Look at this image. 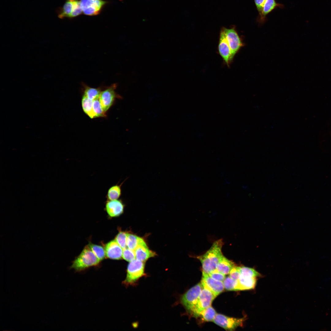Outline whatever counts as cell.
Listing matches in <instances>:
<instances>
[{"instance_id": "obj_4", "label": "cell", "mask_w": 331, "mask_h": 331, "mask_svg": "<svg viewBox=\"0 0 331 331\" xmlns=\"http://www.w3.org/2000/svg\"><path fill=\"white\" fill-rule=\"evenodd\" d=\"M58 17L61 19L77 17L83 13L80 0H66L62 6L57 10Z\"/></svg>"}, {"instance_id": "obj_20", "label": "cell", "mask_w": 331, "mask_h": 331, "mask_svg": "<svg viewBox=\"0 0 331 331\" xmlns=\"http://www.w3.org/2000/svg\"><path fill=\"white\" fill-rule=\"evenodd\" d=\"M124 182L113 185L108 188L106 196L107 200H115L120 198L122 194L121 186Z\"/></svg>"}, {"instance_id": "obj_19", "label": "cell", "mask_w": 331, "mask_h": 331, "mask_svg": "<svg viewBox=\"0 0 331 331\" xmlns=\"http://www.w3.org/2000/svg\"><path fill=\"white\" fill-rule=\"evenodd\" d=\"M83 94L89 99L93 100L99 97L103 88H94L90 87L84 83L82 84Z\"/></svg>"}, {"instance_id": "obj_28", "label": "cell", "mask_w": 331, "mask_h": 331, "mask_svg": "<svg viewBox=\"0 0 331 331\" xmlns=\"http://www.w3.org/2000/svg\"><path fill=\"white\" fill-rule=\"evenodd\" d=\"M127 233L120 231L115 237V240L123 249L127 247Z\"/></svg>"}, {"instance_id": "obj_27", "label": "cell", "mask_w": 331, "mask_h": 331, "mask_svg": "<svg viewBox=\"0 0 331 331\" xmlns=\"http://www.w3.org/2000/svg\"><path fill=\"white\" fill-rule=\"evenodd\" d=\"M224 288L228 291H237L238 280L231 279L229 276L225 277L223 282Z\"/></svg>"}, {"instance_id": "obj_15", "label": "cell", "mask_w": 331, "mask_h": 331, "mask_svg": "<svg viewBox=\"0 0 331 331\" xmlns=\"http://www.w3.org/2000/svg\"><path fill=\"white\" fill-rule=\"evenodd\" d=\"M283 5L277 3L275 0H266L261 14L258 16L257 21L260 24L264 23L266 20V16L277 7L282 8Z\"/></svg>"}, {"instance_id": "obj_10", "label": "cell", "mask_w": 331, "mask_h": 331, "mask_svg": "<svg viewBox=\"0 0 331 331\" xmlns=\"http://www.w3.org/2000/svg\"><path fill=\"white\" fill-rule=\"evenodd\" d=\"M245 318H240L230 317L217 314L213 321L216 325L228 330H233L242 325Z\"/></svg>"}, {"instance_id": "obj_25", "label": "cell", "mask_w": 331, "mask_h": 331, "mask_svg": "<svg viewBox=\"0 0 331 331\" xmlns=\"http://www.w3.org/2000/svg\"><path fill=\"white\" fill-rule=\"evenodd\" d=\"M88 245L100 261L105 258V250L102 246L92 243H89Z\"/></svg>"}, {"instance_id": "obj_13", "label": "cell", "mask_w": 331, "mask_h": 331, "mask_svg": "<svg viewBox=\"0 0 331 331\" xmlns=\"http://www.w3.org/2000/svg\"><path fill=\"white\" fill-rule=\"evenodd\" d=\"M124 205L121 199L107 200L105 204V210L111 217H116L123 212Z\"/></svg>"}, {"instance_id": "obj_18", "label": "cell", "mask_w": 331, "mask_h": 331, "mask_svg": "<svg viewBox=\"0 0 331 331\" xmlns=\"http://www.w3.org/2000/svg\"><path fill=\"white\" fill-rule=\"evenodd\" d=\"M235 266L234 263L224 257H221L218 263L216 269L225 275L229 274L232 268Z\"/></svg>"}, {"instance_id": "obj_31", "label": "cell", "mask_w": 331, "mask_h": 331, "mask_svg": "<svg viewBox=\"0 0 331 331\" xmlns=\"http://www.w3.org/2000/svg\"><path fill=\"white\" fill-rule=\"evenodd\" d=\"M229 274V276L231 279L235 280H238L240 275L239 267L234 266L231 270Z\"/></svg>"}, {"instance_id": "obj_8", "label": "cell", "mask_w": 331, "mask_h": 331, "mask_svg": "<svg viewBox=\"0 0 331 331\" xmlns=\"http://www.w3.org/2000/svg\"><path fill=\"white\" fill-rule=\"evenodd\" d=\"M83 14L88 16L99 15L108 2L103 0H80Z\"/></svg>"}, {"instance_id": "obj_2", "label": "cell", "mask_w": 331, "mask_h": 331, "mask_svg": "<svg viewBox=\"0 0 331 331\" xmlns=\"http://www.w3.org/2000/svg\"><path fill=\"white\" fill-rule=\"evenodd\" d=\"M100 261L88 245H87L74 261L71 268L76 271H80L95 266Z\"/></svg>"}, {"instance_id": "obj_17", "label": "cell", "mask_w": 331, "mask_h": 331, "mask_svg": "<svg viewBox=\"0 0 331 331\" xmlns=\"http://www.w3.org/2000/svg\"><path fill=\"white\" fill-rule=\"evenodd\" d=\"M237 291L250 290L253 289L256 285V277L240 276L238 280Z\"/></svg>"}, {"instance_id": "obj_12", "label": "cell", "mask_w": 331, "mask_h": 331, "mask_svg": "<svg viewBox=\"0 0 331 331\" xmlns=\"http://www.w3.org/2000/svg\"><path fill=\"white\" fill-rule=\"evenodd\" d=\"M219 53L228 67L231 62V51L224 32L222 28L218 44Z\"/></svg>"}, {"instance_id": "obj_24", "label": "cell", "mask_w": 331, "mask_h": 331, "mask_svg": "<svg viewBox=\"0 0 331 331\" xmlns=\"http://www.w3.org/2000/svg\"><path fill=\"white\" fill-rule=\"evenodd\" d=\"M93 109L95 118L106 116L105 112L103 109L100 104L99 97L93 100Z\"/></svg>"}, {"instance_id": "obj_30", "label": "cell", "mask_w": 331, "mask_h": 331, "mask_svg": "<svg viewBox=\"0 0 331 331\" xmlns=\"http://www.w3.org/2000/svg\"><path fill=\"white\" fill-rule=\"evenodd\" d=\"M208 275L214 280L223 282L225 278V275L216 269L209 273Z\"/></svg>"}, {"instance_id": "obj_9", "label": "cell", "mask_w": 331, "mask_h": 331, "mask_svg": "<svg viewBox=\"0 0 331 331\" xmlns=\"http://www.w3.org/2000/svg\"><path fill=\"white\" fill-rule=\"evenodd\" d=\"M203 288L200 283L188 290L182 296L181 302L186 309L190 313Z\"/></svg>"}, {"instance_id": "obj_7", "label": "cell", "mask_w": 331, "mask_h": 331, "mask_svg": "<svg viewBox=\"0 0 331 331\" xmlns=\"http://www.w3.org/2000/svg\"><path fill=\"white\" fill-rule=\"evenodd\" d=\"M225 34L231 51V61L232 62L236 54L243 46L240 37L235 29L233 27L227 29L222 28Z\"/></svg>"}, {"instance_id": "obj_16", "label": "cell", "mask_w": 331, "mask_h": 331, "mask_svg": "<svg viewBox=\"0 0 331 331\" xmlns=\"http://www.w3.org/2000/svg\"><path fill=\"white\" fill-rule=\"evenodd\" d=\"M134 251L136 259L144 262L155 255V253L149 249L145 242L139 245Z\"/></svg>"}, {"instance_id": "obj_1", "label": "cell", "mask_w": 331, "mask_h": 331, "mask_svg": "<svg viewBox=\"0 0 331 331\" xmlns=\"http://www.w3.org/2000/svg\"><path fill=\"white\" fill-rule=\"evenodd\" d=\"M223 243L222 239L217 240L205 253L196 257L201 263L202 272L208 274L216 269L218 263L223 256L222 249Z\"/></svg>"}, {"instance_id": "obj_14", "label": "cell", "mask_w": 331, "mask_h": 331, "mask_svg": "<svg viewBox=\"0 0 331 331\" xmlns=\"http://www.w3.org/2000/svg\"><path fill=\"white\" fill-rule=\"evenodd\" d=\"M105 250L107 257L113 260H119L122 257L123 250L115 240L106 244Z\"/></svg>"}, {"instance_id": "obj_23", "label": "cell", "mask_w": 331, "mask_h": 331, "mask_svg": "<svg viewBox=\"0 0 331 331\" xmlns=\"http://www.w3.org/2000/svg\"><path fill=\"white\" fill-rule=\"evenodd\" d=\"M217 313L215 310L211 306L203 310L200 314L203 320L206 321H213Z\"/></svg>"}, {"instance_id": "obj_5", "label": "cell", "mask_w": 331, "mask_h": 331, "mask_svg": "<svg viewBox=\"0 0 331 331\" xmlns=\"http://www.w3.org/2000/svg\"><path fill=\"white\" fill-rule=\"evenodd\" d=\"M144 262L134 259L128 264L126 278L123 283L126 285L132 284L144 274Z\"/></svg>"}, {"instance_id": "obj_21", "label": "cell", "mask_w": 331, "mask_h": 331, "mask_svg": "<svg viewBox=\"0 0 331 331\" xmlns=\"http://www.w3.org/2000/svg\"><path fill=\"white\" fill-rule=\"evenodd\" d=\"M145 242L142 238L134 234H127L126 244L127 247L134 250L137 247Z\"/></svg>"}, {"instance_id": "obj_29", "label": "cell", "mask_w": 331, "mask_h": 331, "mask_svg": "<svg viewBox=\"0 0 331 331\" xmlns=\"http://www.w3.org/2000/svg\"><path fill=\"white\" fill-rule=\"evenodd\" d=\"M122 257L127 261L131 262L132 261L136 258L134 250L127 247L124 249Z\"/></svg>"}, {"instance_id": "obj_3", "label": "cell", "mask_w": 331, "mask_h": 331, "mask_svg": "<svg viewBox=\"0 0 331 331\" xmlns=\"http://www.w3.org/2000/svg\"><path fill=\"white\" fill-rule=\"evenodd\" d=\"M203 288L197 300L190 313L196 318L200 316V313L210 306L216 297L210 290L203 286Z\"/></svg>"}, {"instance_id": "obj_22", "label": "cell", "mask_w": 331, "mask_h": 331, "mask_svg": "<svg viewBox=\"0 0 331 331\" xmlns=\"http://www.w3.org/2000/svg\"><path fill=\"white\" fill-rule=\"evenodd\" d=\"M93 101L83 95L82 100V105L84 112L91 119L95 118L93 109Z\"/></svg>"}, {"instance_id": "obj_11", "label": "cell", "mask_w": 331, "mask_h": 331, "mask_svg": "<svg viewBox=\"0 0 331 331\" xmlns=\"http://www.w3.org/2000/svg\"><path fill=\"white\" fill-rule=\"evenodd\" d=\"M201 283L203 286L207 288L216 296L221 293L224 288L223 282L215 280L208 274L203 272Z\"/></svg>"}, {"instance_id": "obj_32", "label": "cell", "mask_w": 331, "mask_h": 331, "mask_svg": "<svg viewBox=\"0 0 331 331\" xmlns=\"http://www.w3.org/2000/svg\"><path fill=\"white\" fill-rule=\"evenodd\" d=\"M254 3L258 12V15L261 14L263 6L266 0H254Z\"/></svg>"}, {"instance_id": "obj_26", "label": "cell", "mask_w": 331, "mask_h": 331, "mask_svg": "<svg viewBox=\"0 0 331 331\" xmlns=\"http://www.w3.org/2000/svg\"><path fill=\"white\" fill-rule=\"evenodd\" d=\"M240 276L250 277H257L260 274L253 268L245 266L239 267Z\"/></svg>"}, {"instance_id": "obj_6", "label": "cell", "mask_w": 331, "mask_h": 331, "mask_svg": "<svg viewBox=\"0 0 331 331\" xmlns=\"http://www.w3.org/2000/svg\"><path fill=\"white\" fill-rule=\"evenodd\" d=\"M117 86L116 83L113 84L105 87L101 93L99 100L103 109L105 112L112 105L116 98H121L116 92Z\"/></svg>"}]
</instances>
